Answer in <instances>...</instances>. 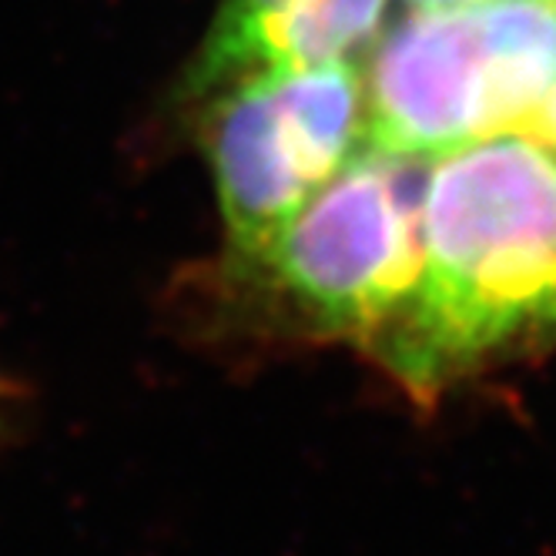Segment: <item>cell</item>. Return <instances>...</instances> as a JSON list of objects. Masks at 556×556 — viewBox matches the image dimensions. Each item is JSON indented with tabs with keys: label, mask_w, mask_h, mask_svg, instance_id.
<instances>
[{
	"label": "cell",
	"mask_w": 556,
	"mask_h": 556,
	"mask_svg": "<svg viewBox=\"0 0 556 556\" xmlns=\"http://www.w3.org/2000/svg\"><path fill=\"white\" fill-rule=\"evenodd\" d=\"M556 77V0L413 8L369 61V144L435 157L536 131Z\"/></svg>",
	"instance_id": "obj_3"
},
{
	"label": "cell",
	"mask_w": 556,
	"mask_h": 556,
	"mask_svg": "<svg viewBox=\"0 0 556 556\" xmlns=\"http://www.w3.org/2000/svg\"><path fill=\"white\" fill-rule=\"evenodd\" d=\"M389 0H222L185 74V98H205L245 74L349 61L382 24Z\"/></svg>",
	"instance_id": "obj_5"
},
{
	"label": "cell",
	"mask_w": 556,
	"mask_h": 556,
	"mask_svg": "<svg viewBox=\"0 0 556 556\" xmlns=\"http://www.w3.org/2000/svg\"><path fill=\"white\" fill-rule=\"evenodd\" d=\"M536 138H543L549 148H556V77H553V88H549V98L543 104V114H540V122H536Z\"/></svg>",
	"instance_id": "obj_6"
},
{
	"label": "cell",
	"mask_w": 556,
	"mask_h": 556,
	"mask_svg": "<svg viewBox=\"0 0 556 556\" xmlns=\"http://www.w3.org/2000/svg\"><path fill=\"white\" fill-rule=\"evenodd\" d=\"M409 8H466L476 4V0H406Z\"/></svg>",
	"instance_id": "obj_7"
},
{
	"label": "cell",
	"mask_w": 556,
	"mask_h": 556,
	"mask_svg": "<svg viewBox=\"0 0 556 556\" xmlns=\"http://www.w3.org/2000/svg\"><path fill=\"white\" fill-rule=\"evenodd\" d=\"M198 101L225 255L262 245L369 144L366 85L349 61L245 74Z\"/></svg>",
	"instance_id": "obj_4"
},
{
	"label": "cell",
	"mask_w": 556,
	"mask_h": 556,
	"mask_svg": "<svg viewBox=\"0 0 556 556\" xmlns=\"http://www.w3.org/2000/svg\"><path fill=\"white\" fill-rule=\"evenodd\" d=\"M413 295L366 359L419 409L556 352V148L500 131L429 162Z\"/></svg>",
	"instance_id": "obj_1"
},
{
	"label": "cell",
	"mask_w": 556,
	"mask_h": 556,
	"mask_svg": "<svg viewBox=\"0 0 556 556\" xmlns=\"http://www.w3.org/2000/svg\"><path fill=\"white\" fill-rule=\"evenodd\" d=\"M432 157L366 144L262 245L222 255L215 329L258 345L369 352L419 278Z\"/></svg>",
	"instance_id": "obj_2"
}]
</instances>
